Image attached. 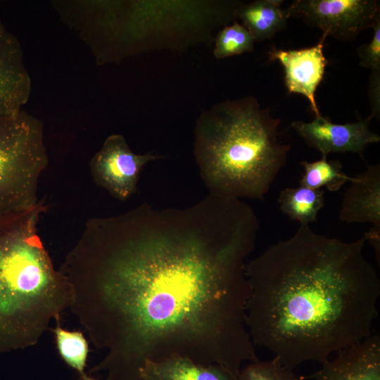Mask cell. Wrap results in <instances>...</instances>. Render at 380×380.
<instances>
[{
    "label": "cell",
    "mask_w": 380,
    "mask_h": 380,
    "mask_svg": "<svg viewBox=\"0 0 380 380\" xmlns=\"http://www.w3.org/2000/svg\"><path fill=\"white\" fill-rule=\"evenodd\" d=\"M371 115L346 124H335L322 115L311 122L296 120L291 127L306 144L317 150L322 157L330 153H361L366 147L379 142L380 137L369 129Z\"/></svg>",
    "instance_id": "8"
},
{
    "label": "cell",
    "mask_w": 380,
    "mask_h": 380,
    "mask_svg": "<svg viewBox=\"0 0 380 380\" xmlns=\"http://www.w3.org/2000/svg\"><path fill=\"white\" fill-rule=\"evenodd\" d=\"M258 223L222 212L212 229L87 230L61 272L69 308L106 355L89 370L140 380L147 362L184 357L238 380L258 360L246 324V259Z\"/></svg>",
    "instance_id": "1"
},
{
    "label": "cell",
    "mask_w": 380,
    "mask_h": 380,
    "mask_svg": "<svg viewBox=\"0 0 380 380\" xmlns=\"http://www.w3.org/2000/svg\"><path fill=\"white\" fill-rule=\"evenodd\" d=\"M255 40L243 25L235 21L217 35L213 51L217 58L240 55L253 50Z\"/></svg>",
    "instance_id": "18"
},
{
    "label": "cell",
    "mask_w": 380,
    "mask_h": 380,
    "mask_svg": "<svg viewBox=\"0 0 380 380\" xmlns=\"http://www.w3.org/2000/svg\"><path fill=\"white\" fill-rule=\"evenodd\" d=\"M373 37L368 44L359 46L357 54L360 65L373 70H380V18L372 26Z\"/></svg>",
    "instance_id": "20"
},
{
    "label": "cell",
    "mask_w": 380,
    "mask_h": 380,
    "mask_svg": "<svg viewBox=\"0 0 380 380\" xmlns=\"http://www.w3.org/2000/svg\"><path fill=\"white\" fill-rule=\"evenodd\" d=\"M300 165L303 173L300 185L312 189H321L324 186L330 191H337L353 179L343 172L342 164L338 160L329 161L327 157L313 162L303 160Z\"/></svg>",
    "instance_id": "17"
},
{
    "label": "cell",
    "mask_w": 380,
    "mask_h": 380,
    "mask_svg": "<svg viewBox=\"0 0 380 380\" xmlns=\"http://www.w3.org/2000/svg\"><path fill=\"white\" fill-rule=\"evenodd\" d=\"M338 219L348 223H370L380 228V165H368L353 177L346 191Z\"/></svg>",
    "instance_id": "12"
},
{
    "label": "cell",
    "mask_w": 380,
    "mask_h": 380,
    "mask_svg": "<svg viewBox=\"0 0 380 380\" xmlns=\"http://www.w3.org/2000/svg\"><path fill=\"white\" fill-rule=\"evenodd\" d=\"M140 380H142V379H140Z\"/></svg>",
    "instance_id": "23"
},
{
    "label": "cell",
    "mask_w": 380,
    "mask_h": 380,
    "mask_svg": "<svg viewBox=\"0 0 380 380\" xmlns=\"http://www.w3.org/2000/svg\"><path fill=\"white\" fill-rule=\"evenodd\" d=\"M369 100L371 105L372 118L379 119L380 115V70H373L369 77L368 88Z\"/></svg>",
    "instance_id": "21"
},
{
    "label": "cell",
    "mask_w": 380,
    "mask_h": 380,
    "mask_svg": "<svg viewBox=\"0 0 380 380\" xmlns=\"http://www.w3.org/2000/svg\"><path fill=\"white\" fill-rule=\"evenodd\" d=\"M306 378L312 380H380V338H368L337 352Z\"/></svg>",
    "instance_id": "11"
},
{
    "label": "cell",
    "mask_w": 380,
    "mask_h": 380,
    "mask_svg": "<svg viewBox=\"0 0 380 380\" xmlns=\"http://www.w3.org/2000/svg\"><path fill=\"white\" fill-rule=\"evenodd\" d=\"M47 163L42 122L24 109L0 113V219L38 203Z\"/></svg>",
    "instance_id": "5"
},
{
    "label": "cell",
    "mask_w": 380,
    "mask_h": 380,
    "mask_svg": "<svg viewBox=\"0 0 380 380\" xmlns=\"http://www.w3.org/2000/svg\"><path fill=\"white\" fill-rule=\"evenodd\" d=\"M44 205L0 219V353L35 345L69 308L72 292L37 224Z\"/></svg>",
    "instance_id": "4"
},
{
    "label": "cell",
    "mask_w": 380,
    "mask_h": 380,
    "mask_svg": "<svg viewBox=\"0 0 380 380\" xmlns=\"http://www.w3.org/2000/svg\"><path fill=\"white\" fill-rule=\"evenodd\" d=\"M286 10L289 18L300 19L342 42L353 40L380 18L377 0H296Z\"/></svg>",
    "instance_id": "6"
},
{
    "label": "cell",
    "mask_w": 380,
    "mask_h": 380,
    "mask_svg": "<svg viewBox=\"0 0 380 380\" xmlns=\"http://www.w3.org/2000/svg\"><path fill=\"white\" fill-rule=\"evenodd\" d=\"M363 237L346 242L300 224L246 263V324L253 345L285 367L323 363L372 334L380 280Z\"/></svg>",
    "instance_id": "2"
},
{
    "label": "cell",
    "mask_w": 380,
    "mask_h": 380,
    "mask_svg": "<svg viewBox=\"0 0 380 380\" xmlns=\"http://www.w3.org/2000/svg\"><path fill=\"white\" fill-rule=\"evenodd\" d=\"M280 123L253 96L219 103L200 115L194 153L213 195L264 199L291 149L278 139Z\"/></svg>",
    "instance_id": "3"
},
{
    "label": "cell",
    "mask_w": 380,
    "mask_h": 380,
    "mask_svg": "<svg viewBox=\"0 0 380 380\" xmlns=\"http://www.w3.org/2000/svg\"><path fill=\"white\" fill-rule=\"evenodd\" d=\"M364 238L365 240L369 241L371 245L373 246L376 258V259L378 258V262L379 263L380 228L372 227L368 232L365 233Z\"/></svg>",
    "instance_id": "22"
},
{
    "label": "cell",
    "mask_w": 380,
    "mask_h": 380,
    "mask_svg": "<svg viewBox=\"0 0 380 380\" xmlns=\"http://www.w3.org/2000/svg\"><path fill=\"white\" fill-rule=\"evenodd\" d=\"M238 380H300L292 369L274 357L267 361L251 362L240 371Z\"/></svg>",
    "instance_id": "19"
},
{
    "label": "cell",
    "mask_w": 380,
    "mask_h": 380,
    "mask_svg": "<svg viewBox=\"0 0 380 380\" xmlns=\"http://www.w3.org/2000/svg\"><path fill=\"white\" fill-rule=\"evenodd\" d=\"M142 380H233L222 367L204 365L184 357L147 362L140 372Z\"/></svg>",
    "instance_id": "14"
},
{
    "label": "cell",
    "mask_w": 380,
    "mask_h": 380,
    "mask_svg": "<svg viewBox=\"0 0 380 380\" xmlns=\"http://www.w3.org/2000/svg\"><path fill=\"white\" fill-rule=\"evenodd\" d=\"M324 194L322 189H312L300 185L287 187L280 191L279 208L289 219L302 225H309L317 220L319 212L324 205Z\"/></svg>",
    "instance_id": "15"
},
{
    "label": "cell",
    "mask_w": 380,
    "mask_h": 380,
    "mask_svg": "<svg viewBox=\"0 0 380 380\" xmlns=\"http://www.w3.org/2000/svg\"><path fill=\"white\" fill-rule=\"evenodd\" d=\"M322 33L314 46L297 50H273L269 52L270 61H278L284 69V82L289 94H298L309 101L315 117L321 115L315 93L322 82L327 60L323 50L326 38Z\"/></svg>",
    "instance_id": "9"
},
{
    "label": "cell",
    "mask_w": 380,
    "mask_h": 380,
    "mask_svg": "<svg viewBox=\"0 0 380 380\" xmlns=\"http://www.w3.org/2000/svg\"><path fill=\"white\" fill-rule=\"evenodd\" d=\"M31 91L20 43L0 20V113L23 110Z\"/></svg>",
    "instance_id": "10"
},
{
    "label": "cell",
    "mask_w": 380,
    "mask_h": 380,
    "mask_svg": "<svg viewBox=\"0 0 380 380\" xmlns=\"http://www.w3.org/2000/svg\"><path fill=\"white\" fill-rule=\"evenodd\" d=\"M160 157L151 153L136 154L122 135L111 134L93 156L91 171L97 184L123 201L136 191L144 166Z\"/></svg>",
    "instance_id": "7"
},
{
    "label": "cell",
    "mask_w": 380,
    "mask_h": 380,
    "mask_svg": "<svg viewBox=\"0 0 380 380\" xmlns=\"http://www.w3.org/2000/svg\"><path fill=\"white\" fill-rule=\"evenodd\" d=\"M52 329L58 353L64 362L77 374L80 380H99L87 372L86 367L89 352V343L83 333L68 330L61 324V317L56 319Z\"/></svg>",
    "instance_id": "16"
},
{
    "label": "cell",
    "mask_w": 380,
    "mask_h": 380,
    "mask_svg": "<svg viewBox=\"0 0 380 380\" xmlns=\"http://www.w3.org/2000/svg\"><path fill=\"white\" fill-rule=\"evenodd\" d=\"M281 0H256L238 7L236 15L255 41L272 38L286 26V9L281 7Z\"/></svg>",
    "instance_id": "13"
}]
</instances>
